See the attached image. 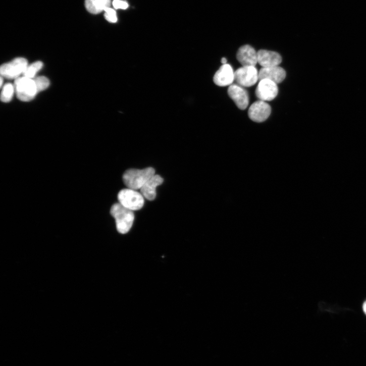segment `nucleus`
<instances>
[{"label": "nucleus", "instance_id": "obj_13", "mask_svg": "<svg viewBox=\"0 0 366 366\" xmlns=\"http://www.w3.org/2000/svg\"><path fill=\"white\" fill-rule=\"evenodd\" d=\"M258 63L263 68L277 66L282 62V58L277 53L267 50L257 52Z\"/></svg>", "mask_w": 366, "mask_h": 366}, {"label": "nucleus", "instance_id": "obj_9", "mask_svg": "<svg viewBox=\"0 0 366 366\" xmlns=\"http://www.w3.org/2000/svg\"><path fill=\"white\" fill-rule=\"evenodd\" d=\"M214 83L218 86L226 87L231 85L235 81V72L229 64H224L216 72L214 78Z\"/></svg>", "mask_w": 366, "mask_h": 366}, {"label": "nucleus", "instance_id": "obj_7", "mask_svg": "<svg viewBox=\"0 0 366 366\" xmlns=\"http://www.w3.org/2000/svg\"><path fill=\"white\" fill-rule=\"evenodd\" d=\"M278 93V88L277 84L268 79L259 81L255 91L257 98L264 101L273 100Z\"/></svg>", "mask_w": 366, "mask_h": 366}, {"label": "nucleus", "instance_id": "obj_19", "mask_svg": "<svg viewBox=\"0 0 366 366\" xmlns=\"http://www.w3.org/2000/svg\"><path fill=\"white\" fill-rule=\"evenodd\" d=\"M104 12V17L108 21L112 23H115L117 22V14L114 10L109 8H107Z\"/></svg>", "mask_w": 366, "mask_h": 366}, {"label": "nucleus", "instance_id": "obj_10", "mask_svg": "<svg viewBox=\"0 0 366 366\" xmlns=\"http://www.w3.org/2000/svg\"><path fill=\"white\" fill-rule=\"evenodd\" d=\"M285 77V71L283 68L278 66L267 68L263 67L258 73V80L259 81L268 79L277 84L282 82Z\"/></svg>", "mask_w": 366, "mask_h": 366}, {"label": "nucleus", "instance_id": "obj_6", "mask_svg": "<svg viewBox=\"0 0 366 366\" xmlns=\"http://www.w3.org/2000/svg\"><path fill=\"white\" fill-rule=\"evenodd\" d=\"M258 80V73L255 67L243 66L235 72V81L242 87H251Z\"/></svg>", "mask_w": 366, "mask_h": 366}, {"label": "nucleus", "instance_id": "obj_23", "mask_svg": "<svg viewBox=\"0 0 366 366\" xmlns=\"http://www.w3.org/2000/svg\"><path fill=\"white\" fill-rule=\"evenodd\" d=\"M3 82H4V79H3V77H2L1 78V87H3Z\"/></svg>", "mask_w": 366, "mask_h": 366}, {"label": "nucleus", "instance_id": "obj_5", "mask_svg": "<svg viewBox=\"0 0 366 366\" xmlns=\"http://www.w3.org/2000/svg\"><path fill=\"white\" fill-rule=\"evenodd\" d=\"M28 66V61L26 59L18 58L3 65L0 68V72L3 78L16 80L24 74Z\"/></svg>", "mask_w": 366, "mask_h": 366}, {"label": "nucleus", "instance_id": "obj_21", "mask_svg": "<svg viewBox=\"0 0 366 366\" xmlns=\"http://www.w3.org/2000/svg\"><path fill=\"white\" fill-rule=\"evenodd\" d=\"M362 309L363 312L366 315V301L364 302L362 305Z\"/></svg>", "mask_w": 366, "mask_h": 366}, {"label": "nucleus", "instance_id": "obj_3", "mask_svg": "<svg viewBox=\"0 0 366 366\" xmlns=\"http://www.w3.org/2000/svg\"><path fill=\"white\" fill-rule=\"evenodd\" d=\"M15 87L18 98L22 101L32 100L38 93L34 79L24 76L16 80Z\"/></svg>", "mask_w": 366, "mask_h": 366}, {"label": "nucleus", "instance_id": "obj_22", "mask_svg": "<svg viewBox=\"0 0 366 366\" xmlns=\"http://www.w3.org/2000/svg\"><path fill=\"white\" fill-rule=\"evenodd\" d=\"M227 59L226 58H222V63L223 64H227Z\"/></svg>", "mask_w": 366, "mask_h": 366}, {"label": "nucleus", "instance_id": "obj_2", "mask_svg": "<svg viewBox=\"0 0 366 366\" xmlns=\"http://www.w3.org/2000/svg\"><path fill=\"white\" fill-rule=\"evenodd\" d=\"M111 214L116 220L117 229L122 234L127 233L134 222L133 211L124 206L120 203L114 204L111 207Z\"/></svg>", "mask_w": 366, "mask_h": 366}, {"label": "nucleus", "instance_id": "obj_8", "mask_svg": "<svg viewBox=\"0 0 366 366\" xmlns=\"http://www.w3.org/2000/svg\"><path fill=\"white\" fill-rule=\"evenodd\" d=\"M271 113V108L267 102L259 100L254 102L248 110L250 119L257 123L265 121Z\"/></svg>", "mask_w": 366, "mask_h": 366}, {"label": "nucleus", "instance_id": "obj_18", "mask_svg": "<svg viewBox=\"0 0 366 366\" xmlns=\"http://www.w3.org/2000/svg\"><path fill=\"white\" fill-rule=\"evenodd\" d=\"M33 79L38 92L46 90L49 86V81L45 77H38L34 78Z\"/></svg>", "mask_w": 366, "mask_h": 366}, {"label": "nucleus", "instance_id": "obj_15", "mask_svg": "<svg viewBox=\"0 0 366 366\" xmlns=\"http://www.w3.org/2000/svg\"><path fill=\"white\" fill-rule=\"evenodd\" d=\"M111 0H86L85 7L91 14L97 15L110 7Z\"/></svg>", "mask_w": 366, "mask_h": 366}, {"label": "nucleus", "instance_id": "obj_11", "mask_svg": "<svg viewBox=\"0 0 366 366\" xmlns=\"http://www.w3.org/2000/svg\"><path fill=\"white\" fill-rule=\"evenodd\" d=\"M228 92L229 96L239 109L244 110L247 108L249 96L246 90L238 85H232L229 87Z\"/></svg>", "mask_w": 366, "mask_h": 366}, {"label": "nucleus", "instance_id": "obj_20", "mask_svg": "<svg viewBox=\"0 0 366 366\" xmlns=\"http://www.w3.org/2000/svg\"><path fill=\"white\" fill-rule=\"evenodd\" d=\"M113 6L115 9L126 10L128 7V4L122 0H114Z\"/></svg>", "mask_w": 366, "mask_h": 366}, {"label": "nucleus", "instance_id": "obj_17", "mask_svg": "<svg viewBox=\"0 0 366 366\" xmlns=\"http://www.w3.org/2000/svg\"><path fill=\"white\" fill-rule=\"evenodd\" d=\"M15 91V86L12 84L5 85L2 92V100L4 102H10L13 97Z\"/></svg>", "mask_w": 366, "mask_h": 366}, {"label": "nucleus", "instance_id": "obj_12", "mask_svg": "<svg viewBox=\"0 0 366 366\" xmlns=\"http://www.w3.org/2000/svg\"><path fill=\"white\" fill-rule=\"evenodd\" d=\"M237 58L244 67H255L258 63L257 53L249 45L242 46L239 49Z\"/></svg>", "mask_w": 366, "mask_h": 366}, {"label": "nucleus", "instance_id": "obj_1", "mask_svg": "<svg viewBox=\"0 0 366 366\" xmlns=\"http://www.w3.org/2000/svg\"><path fill=\"white\" fill-rule=\"evenodd\" d=\"M155 171L152 168L143 170L130 169L123 175V179L125 185L129 189H140L153 176Z\"/></svg>", "mask_w": 366, "mask_h": 366}, {"label": "nucleus", "instance_id": "obj_4", "mask_svg": "<svg viewBox=\"0 0 366 366\" xmlns=\"http://www.w3.org/2000/svg\"><path fill=\"white\" fill-rule=\"evenodd\" d=\"M119 203L132 211L141 209L144 204V197L141 193L131 189H125L118 195Z\"/></svg>", "mask_w": 366, "mask_h": 366}, {"label": "nucleus", "instance_id": "obj_14", "mask_svg": "<svg viewBox=\"0 0 366 366\" xmlns=\"http://www.w3.org/2000/svg\"><path fill=\"white\" fill-rule=\"evenodd\" d=\"M164 179L159 175L153 176L140 189L143 196L149 200H153L156 196V188L162 185Z\"/></svg>", "mask_w": 366, "mask_h": 366}, {"label": "nucleus", "instance_id": "obj_16", "mask_svg": "<svg viewBox=\"0 0 366 366\" xmlns=\"http://www.w3.org/2000/svg\"><path fill=\"white\" fill-rule=\"evenodd\" d=\"M43 67V63L40 61H37L28 65L25 71L23 76L34 79L37 73Z\"/></svg>", "mask_w": 366, "mask_h": 366}]
</instances>
